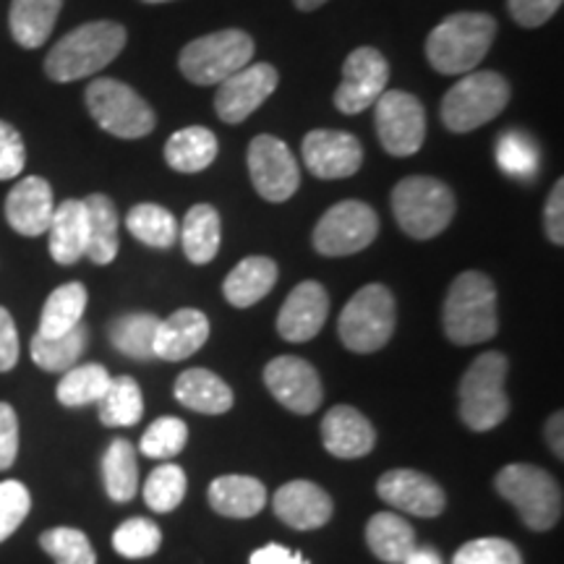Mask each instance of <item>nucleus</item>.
I'll use <instances>...</instances> for the list:
<instances>
[{"mask_svg":"<svg viewBox=\"0 0 564 564\" xmlns=\"http://www.w3.org/2000/svg\"><path fill=\"white\" fill-rule=\"evenodd\" d=\"M403 564H444L442 556L432 546H415L411 554L405 556Z\"/></svg>","mask_w":564,"mask_h":564,"instance_id":"6e6d98bb","label":"nucleus"},{"mask_svg":"<svg viewBox=\"0 0 564 564\" xmlns=\"http://www.w3.org/2000/svg\"><path fill=\"white\" fill-rule=\"evenodd\" d=\"M392 212L400 230L415 241H429L453 223L455 194L447 183L429 175H408L394 186Z\"/></svg>","mask_w":564,"mask_h":564,"instance_id":"39448f33","label":"nucleus"},{"mask_svg":"<svg viewBox=\"0 0 564 564\" xmlns=\"http://www.w3.org/2000/svg\"><path fill=\"white\" fill-rule=\"evenodd\" d=\"M373 126L384 152L392 158H411L426 139V110L419 97L400 89H387L373 102Z\"/></svg>","mask_w":564,"mask_h":564,"instance_id":"f8f14e48","label":"nucleus"},{"mask_svg":"<svg viewBox=\"0 0 564 564\" xmlns=\"http://www.w3.org/2000/svg\"><path fill=\"white\" fill-rule=\"evenodd\" d=\"M390 63L377 47H358L343 66V82L335 91V108L345 116H358L387 91Z\"/></svg>","mask_w":564,"mask_h":564,"instance_id":"2eb2a0df","label":"nucleus"},{"mask_svg":"<svg viewBox=\"0 0 564 564\" xmlns=\"http://www.w3.org/2000/svg\"><path fill=\"white\" fill-rule=\"evenodd\" d=\"M55 202L51 183L40 175H30V178L19 181L6 196V220L19 236L37 238L47 232L53 220Z\"/></svg>","mask_w":564,"mask_h":564,"instance_id":"412c9836","label":"nucleus"},{"mask_svg":"<svg viewBox=\"0 0 564 564\" xmlns=\"http://www.w3.org/2000/svg\"><path fill=\"white\" fill-rule=\"evenodd\" d=\"M102 481L112 502L126 505L137 497L139 465L137 449L129 440H112L102 457Z\"/></svg>","mask_w":564,"mask_h":564,"instance_id":"72a5a7b5","label":"nucleus"},{"mask_svg":"<svg viewBox=\"0 0 564 564\" xmlns=\"http://www.w3.org/2000/svg\"><path fill=\"white\" fill-rule=\"evenodd\" d=\"M162 531L158 523L147 518H131L116 528L112 533V549L126 560H147L160 552Z\"/></svg>","mask_w":564,"mask_h":564,"instance_id":"a19ab883","label":"nucleus"},{"mask_svg":"<svg viewBox=\"0 0 564 564\" xmlns=\"http://www.w3.org/2000/svg\"><path fill=\"white\" fill-rule=\"evenodd\" d=\"M377 494L394 510L415 518H436L447 507V494L432 476L411 468H394L377 481Z\"/></svg>","mask_w":564,"mask_h":564,"instance_id":"a211bd4d","label":"nucleus"},{"mask_svg":"<svg viewBox=\"0 0 564 564\" xmlns=\"http://www.w3.org/2000/svg\"><path fill=\"white\" fill-rule=\"evenodd\" d=\"M158 316L147 312L118 316V319L110 322L108 327L112 348L121 350L123 356L137 358V361H150V358H154L152 343L154 333H158Z\"/></svg>","mask_w":564,"mask_h":564,"instance_id":"e433bc0d","label":"nucleus"},{"mask_svg":"<svg viewBox=\"0 0 564 564\" xmlns=\"http://www.w3.org/2000/svg\"><path fill=\"white\" fill-rule=\"evenodd\" d=\"M19 455V419L9 403H0V470H9Z\"/></svg>","mask_w":564,"mask_h":564,"instance_id":"8fccbe9b","label":"nucleus"},{"mask_svg":"<svg viewBox=\"0 0 564 564\" xmlns=\"http://www.w3.org/2000/svg\"><path fill=\"white\" fill-rule=\"evenodd\" d=\"M87 207V257L95 264H110L118 257V209L110 196L91 194Z\"/></svg>","mask_w":564,"mask_h":564,"instance_id":"7c9ffc66","label":"nucleus"},{"mask_svg":"<svg viewBox=\"0 0 564 564\" xmlns=\"http://www.w3.org/2000/svg\"><path fill=\"white\" fill-rule=\"evenodd\" d=\"M175 400L188 411L223 415L232 408V390L209 369H188L175 379Z\"/></svg>","mask_w":564,"mask_h":564,"instance_id":"bb28decb","label":"nucleus"},{"mask_svg":"<svg viewBox=\"0 0 564 564\" xmlns=\"http://www.w3.org/2000/svg\"><path fill=\"white\" fill-rule=\"evenodd\" d=\"M19 364V333L13 316L0 306V373L11 371Z\"/></svg>","mask_w":564,"mask_h":564,"instance_id":"603ef678","label":"nucleus"},{"mask_svg":"<svg viewBox=\"0 0 564 564\" xmlns=\"http://www.w3.org/2000/svg\"><path fill=\"white\" fill-rule=\"evenodd\" d=\"M126 40L129 34L118 21H89L76 26L47 53L45 74L58 84L87 79L123 53Z\"/></svg>","mask_w":564,"mask_h":564,"instance_id":"f257e3e1","label":"nucleus"},{"mask_svg":"<svg viewBox=\"0 0 564 564\" xmlns=\"http://www.w3.org/2000/svg\"><path fill=\"white\" fill-rule=\"evenodd\" d=\"M183 253L192 264H209L223 243L220 212L212 204H194L181 225Z\"/></svg>","mask_w":564,"mask_h":564,"instance_id":"cd10ccee","label":"nucleus"},{"mask_svg":"<svg viewBox=\"0 0 564 564\" xmlns=\"http://www.w3.org/2000/svg\"><path fill=\"white\" fill-rule=\"evenodd\" d=\"M510 82L497 70H470L442 100V123L455 133H470L491 123L510 102Z\"/></svg>","mask_w":564,"mask_h":564,"instance_id":"6e6552de","label":"nucleus"},{"mask_svg":"<svg viewBox=\"0 0 564 564\" xmlns=\"http://www.w3.org/2000/svg\"><path fill=\"white\" fill-rule=\"evenodd\" d=\"M97 405H100V421L110 429L133 426L144 415V398L133 377H112L108 392Z\"/></svg>","mask_w":564,"mask_h":564,"instance_id":"58836bf2","label":"nucleus"},{"mask_svg":"<svg viewBox=\"0 0 564 564\" xmlns=\"http://www.w3.org/2000/svg\"><path fill=\"white\" fill-rule=\"evenodd\" d=\"M87 288H84L82 282H66V285L55 288V291L47 295L45 306H42L37 335L61 337L70 333L76 324H82V316L87 312Z\"/></svg>","mask_w":564,"mask_h":564,"instance_id":"473e14b6","label":"nucleus"},{"mask_svg":"<svg viewBox=\"0 0 564 564\" xmlns=\"http://www.w3.org/2000/svg\"><path fill=\"white\" fill-rule=\"evenodd\" d=\"M110 379L112 377L102 364L74 366V369L63 371L55 394H58L61 405H66V408H82L89 403H100L102 394L108 392Z\"/></svg>","mask_w":564,"mask_h":564,"instance_id":"4c0bfd02","label":"nucleus"},{"mask_svg":"<svg viewBox=\"0 0 564 564\" xmlns=\"http://www.w3.org/2000/svg\"><path fill=\"white\" fill-rule=\"evenodd\" d=\"M379 215L369 204L337 202L319 217L314 228V249L322 257H350L377 241Z\"/></svg>","mask_w":564,"mask_h":564,"instance_id":"9b49d317","label":"nucleus"},{"mask_svg":"<svg viewBox=\"0 0 564 564\" xmlns=\"http://www.w3.org/2000/svg\"><path fill=\"white\" fill-rule=\"evenodd\" d=\"M89 343V327L87 324H76L74 329L61 337H32V361L40 366L42 371L63 373L74 369L79 364Z\"/></svg>","mask_w":564,"mask_h":564,"instance_id":"f704fd0d","label":"nucleus"},{"mask_svg":"<svg viewBox=\"0 0 564 564\" xmlns=\"http://www.w3.org/2000/svg\"><path fill=\"white\" fill-rule=\"evenodd\" d=\"M249 564H308L299 552H291V549L280 544H267L251 554Z\"/></svg>","mask_w":564,"mask_h":564,"instance_id":"864d4df0","label":"nucleus"},{"mask_svg":"<svg viewBox=\"0 0 564 564\" xmlns=\"http://www.w3.org/2000/svg\"><path fill=\"white\" fill-rule=\"evenodd\" d=\"M444 335L455 345H478L497 335V288L484 272L468 270L449 285L442 308Z\"/></svg>","mask_w":564,"mask_h":564,"instance_id":"f03ea898","label":"nucleus"},{"mask_svg":"<svg viewBox=\"0 0 564 564\" xmlns=\"http://www.w3.org/2000/svg\"><path fill=\"white\" fill-rule=\"evenodd\" d=\"M497 160L507 175H514L520 181L533 178L535 171H539V152H535L533 141L523 137V133H505L499 139Z\"/></svg>","mask_w":564,"mask_h":564,"instance_id":"c03bdc74","label":"nucleus"},{"mask_svg":"<svg viewBox=\"0 0 564 564\" xmlns=\"http://www.w3.org/2000/svg\"><path fill=\"white\" fill-rule=\"evenodd\" d=\"M32 510V497L21 481H0V544L11 539Z\"/></svg>","mask_w":564,"mask_h":564,"instance_id":"a18cd8bd","label":"nucleus"},{"mask_svg":"<svg viewBox=\"0 0 564 564\" xmlns=\"http://www.w3.org/2000/svg\"><path fill=\"white\" fill-rule=\"evenodd\" d=\"M51 257L68 267L87 257V207L84 199H66L58 204L51 220Z\"/></svg>","mask_w":564,"mask_h":564,"instance_id":"393cba45","label":"nucleus"},{"mask_svg":"<svg viewBox=\"0 0 564 564\" xmlns=\"http://www.w3.org/2000/svg\"><path fill=\"white\" fill-rule=\"evenodd\" d=\"M126 228L150 249H171L178 241V220L162 204H137L126 217Z\"/></svg>","mask_w":564,"mask_h":564,"instance_id":"c9c22d12","label":"nucleus"},{"mask_svg":"<svg viewBox=\"0 0 564 564\" xmlns=\"http://www.w3.org/2000/svg\"><path fill=\"white\" fill-rule=\"evenodd\" d=\"M40 546L53 556L55 564H97L91 541L79 528H51L40 535Z\"/></svg>","mask_w":564,"mask_h":564,"instance_id":"79ce46f5","label":"nucleus"},{"mask_svg":"<svg viewBox=\"0 0 564 564\" xmlns=\"http://www.w3.org/2000/svg\"><path fill=\"white\" fill-rule=\"evenodd\" d=\"M209 505L223 518L249 520L267 505V489L251 476H220L209 484Z\"/></svg>","mask_w":564,"mask_h":564,"instance_id":"b1692460","label":"nucleus"},{"mask_svg":"<svg viewBox=\"0 0 564 564\" xmlns=\"http://www.w3.org/2000/svg\"><path fill=\"white\" fill-rule=\"evenodd\" d=\"M246 160H249V175L253 188H257V194L262 199L282 204L299 192V162H295L293 152L288 150V144L282 139L270 137V133L253 137Z\"/></svg>","mask_w":564,"mask_h":564,"instance_id":"ddd939ff","label":"nucleus"},{"mask_svg":"<svg viewBox=\"0 0 564 564\" xmlns=\"http://www.w3.org/2000/svg\"><path fill=\"white\" fill-rule=\"evenodd\" d=\"M87 110L110 137L141 139L154 131L158 116L144 97L118 79H95L87 87Z\"/></svg>","mask_w":564,"mask_h":564,"instance_id":"9d476101","label":"nucleus"},{"mask_svg":"<svg viewBox=\"0 0 564 564\" xmlns=\"http://www.w3.org/2000/svg\"><path fill=\"white\" fill-rule=\"evenodd\" d=\"M293 3L299 11H316L319 6L327 3V0H293Z\"/></svg>","mask_w":564,"mask_h":564,"instance_id":"4d7b16f0","label":"nucleus"},{"mask_svg":"<svg viewBox=\"0 0 564 564\" xmlns=\"http://www.w3.org/2000/svg\"><path fill=\"white\" fill-rule=\"evenodd\" d=\"M507 9H510L512 19L520 26L535 30V26L546 24L562 9V0H507Z\"/></svg>","mask_w":564,"mask_h":564,"instance_id":"09e8293b","label":"nucleus"},{"mask_svg":"<svg viewBox=\"0 0 564 564\" xmlns=\"http://www.w3.org/2000/svg\"><path fill=\"white\" fill-rule=\"evenodd\" d=\"M562 429H564V415H562V411H556L552 419L546 421V442H549V449H552L556 457L564 455Z\"/></svg>","mask_w":564,"mask_h":564,"instance_id":"5fc2aeb1","label":"nucleus"},{"mask_svg":"<svg viewBox=\"0 0 564 564\" xmlns=\"http://www.w3.org/2000/svg\"><path fill=\"white\" fill-rule=\"evenodd\" d=\"M322 442L333 457L356 460L371 453L377 444V432L361 411L350 405H335L322 421Z\"/></svg>","mask_w":564,"mask_h":564,"instance_id":"4be33fe9","label":"nucleus"},{"mask_svg":"<svg viewBox=\"0 0 564 564\" xmlns=\"http://www.w3.org/2000/svg\"><path fill=\"white\" fill-rule=\"evenodd\" d=\"M497 21L489 13H453L426 37V58L444 76L470 74L491 51Z\"/></svg>","mask_w":564,"mask_h":564,"instance_id":"7ed1b4c3","label":"nucleus"},{"mask_svg":"<svg viewBox=\"0 0 564 564\" xmlns=\"http://www.w3.org/2000/svg\"><path fill=\"white\" fill-rule=\"evenodd\" d=\"M144 3H171V0H144Z\"/></svg>","mask_w":564,"mask_h":564,"instance_id":"13d9d810","label":"nucleus"},{"mask_svg":"<svg viewBox=\"0 0 564 564\" xmlns=\"http://www.w3.org/2000/svg\"><path fill=\"white\" fill-rule=\"evenodd\" d=\"M453 564H523V556L505 539H476L457 549Z\"/></svg>","mask_w":564,"mask_h":564,"instance_id":"49530a36","label":"nucleus"},{"mask_svg":"<svg viewBox=\"0 0 564 564\" xmlns=\"http://www.w3.org/2000/svg\"><path fill=\"white\" fill-rule=\"evenodd\" d=\"M510 361L505 352H481L460 382V419L470 432H491L510 415L505 382Z\"/></svg>","mask_w":564,"mask_h":564,"instance_id":"20e7f679","label":"nucleus"},{"mask_svg":"<svg viewBox=\"0 0 564 564\" xmlns=\"http://www.w3.org/2000/svg\"><path fill=\"white\" fill-rule=\"evenodd\" d=\"M264 384L282 408L312 415L322 405V379L308 361L299 356L272 358L264 369Z\"/></svg>","mask_w":564,"mask_h":564,"instance_id":"f3484780","label":"nucleus"},{"mask_svg":"<svg viewBox=\"0 0 564 564\" xmlns=\"http://www.w3.org/2000/svg\"><path fill=\"white\" fill-rule=\"evenodd\" d=\"M217 137L204 126H186L165 141V162L178 173H202L215 162Z\"/></svg>","mask_w":564,"mask_h":564,"instance_id":"c756f323","label":"nucleus"},{"mask_svg":"<svg viewBox=\"0 0 564 564\" xmlns=\"http://www.w3.org/2000/svg\"><path fill=\"white\" fill-rule=\"evenodd\" d=\"M253 51L257 47H253L251 34L241 30H220L188 42L181 51L178 68L192 84L212 87L249 66Z\"/></svg>","mask_w":564,"mask_h":564,"instance_id":"1a4fd4ad","label":"nucleus"},{"mask_svg":"<svg viewBox=\"0 0 564 564\" xmlns=\"http://www.w3.org/2000/svg\"><path fill=\"white\" fill-rule=\"evenodd\" d=\"M366 544H369L377 560L387 564H403L405 556L419 546L411 523L394 512L373 514L369 523H366Z\"/></svg>","mask_w":564,"mask_h":564,"instance_id":"2f4dec72","label":"nucleus"},{"mask_svg":"<svg viewBox=\"0 0 564 564\" xmlns=\"http://www.w3.org/2000/svg\"><path fill=\"white\" fill-rule=\"evenodd\" d=\"M274 514L293 531H316L333 518V497L314 481H288L272 499Z\"/></svg>","mask_w":564,"mask_h":564,"instance_id":"aec40b11","label":"nucleus"},{"mask_svg":"<svg viewBox=\"0 0 564 564\" xmlns=\"http://www.w3.org/2000/svg\"><path fill=\"white\" fill-rule=\"evenodd\" d=\"M26 147L11 123L0 121V181H11L24 171Z\"/></svg>","mask_w":564,"mask_h":564,"instance_id":"de8ad7c7","label":"nucleus"},{"mask_svg":"<svg viewBox=\"0 0 564 564\" xmlns=\"http://www.w3.org/2000/svg\"><path fill=\"white\" fill-rule=\"evenodd\" d=\"M209 340V319L199 308H178L158 324L152 352L162 361H186Z\"/></svg>","mask_w":564,"mask_h":564,"instance_id":"5701e85b","label":"nucleus"},{"mask_svg":"<svg viewBox=\"0 0 564 564\" xmlns=\"http://www.w3.org/2000/svg\"><path fill=\"white\" fill-rule=\"evenodd\" d=\"M186 497V474L181 465L162 463L144 484V502L154 512H173Z\"/></svg>","mask_w":564,"mask_h":564,"instance_id":"ea45409f","label":"nucleus"},{"mask_svg":"<svg viewBox=\"0 0 564 564\" xmlns=\"http://www.w3.org/2000/svg\"><path fill=\"white\" fill-rule=\"evenodd\" d=\"M494 489L520 512L531 531H549L562 518V486L549 470L531 463L507 465L494 478Z\"/></svg>","mask_w":564,"mask_h":564,"instance_id":"423d86ee","label":"nucleus"},{"mask_svg":"<svg viewBox=\"0 0 564 564\" xmlns=\"http://www.w3.org/2000/svg\"><path fill=\"white\" fill-rule=\"evenodd\" d=\"M329 314V295L322 282L303 280L295 285L278 314V333L288 343H308L322 333Z\"/></svg>","mask_w":564,"mask_h":564,"instance_id":"6ab92c4d","label":"nucleus"},{"mask_svg":"<svg viewBox=\"0 0 564 564\" xmlns=\"http://www.w3.org/2000/svg\"><path fill=\"white\" fill-rule=\"evenodd\" d=\"M278 84V68L270 66V63H249L238 74H232L217 84L215 112L220 116L223 123H243L251 112H257L270 100Z\"/></svg>","mask_w":564,"mask_h":564,"instance_id":"4468645a","label":"nucleus"},{"mask_svg":"<svg viewBox=\"0 0 564 564\" xmlns=\"http://www.w3.org/2000/svg\"><path fill=\"white\" fill-rule=\"evenodd\" d=\"M564 181L560 178L554 183L552 194L546 199V209H544V228H546V238L556 246L564 243Z\"/></svg>","mask_w":564,"mask_h":564,"instance_id":"3c124183","label":"nucleus"},{"mask_svg":"<svg viewBox=\"0 0 564 564\" xmlns=\"http://www.w3.org/2000/svg\"><path fill=\"white\" fill-rule=\"evenodd\" d=\"M63 0H11L9 26L13 40L26 51L42 47L53 34Z\"/></svg>","mask_w":564,"mask_h":564,"instance_id":"c85d7f7f","label":"nucleus"},{"mask_svg":"<svg viewBox=\"0 0 564 564\" xmlns=\"http://www.w3.org/2000/svg\"><path fill=\"white\" fill-rule=\"evenodd\" d=\"M188 440V426L175 415H162L147 429L144 436H141L139 449L141 455L152 457V460H171L186 447Z\"/></svg>","mask_w":564,"mask_h":564,"instance_id":"37998d69","label":"nucleus"},{"mask_svg":"<svg viewBox=\"0 0 564 564\" xmlns=\"http://www.w3.org/2000/svg\"><path fill=\"white\" fill-rule=\"evenodd\" d=\"M274 282H278V264L270 257H246L223 282L225 301L236 308H249L270 295Z\"/></svg>","mask_w":564,"mask_h":564,"instance_id":"a878e982","label":"nucleus"},{"mask_svg":"<svg viewBox=\"0 0 564 564\" xmlns=\"http://www.w3.org/2000/svg\"><path fill=\"white\" fill-rule=\"evenodd\" d=\"M303 165L308 173L322 181H340L350 178L361 171L364 165V147L348 131L316 129L308 131L301 144Z\"/></svg>","mask_w":564,"mask_h":564,"instance_id":"dca6fc26","label":"nucleus"},{"mask_svg":"<svg viewBox=\"0 0 564 564\" xmlns=\"http://www.w3.org/2000/svg\"><path fill=\"white\" fill-rule=\"evenodd\" d=\"M394 324H398V306L390 288L371 282L361 291L352 293L345 303L340 319H337V335L350 352H377L392 340Z\"/></svg>","mask_w":564,"mask_h":564,"instance_id":"0eeeda50","label":"nucleus"}]
</instances>
